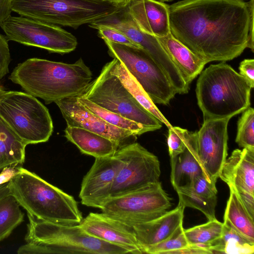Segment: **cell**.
I'll list each match as a JSON object with an SVG mask.
<instances>
[{
  "label": "cell",
  "mask_w": 254,
  "mask_h": 254,
  "mask_svg": "<svg viewBox=\"0 0 254 254\" xmlns=\"http://www.w3.org/2000/svg\"><path fill=\"white\" fill-rule=\"evenodd\" d=\"M254 0H182L169 6L173 36L207 63L226 62L247 48Z\"/></svg>",
  "instance_id": "obj_1"
},
{
  "label": "cell",
  "mask_w": 254,
  "mask_h": 254,
  "mask_svg": "<svg viewBox=\"0 0 254 254\" xmlns=\"http://www.w3.org/2000/svg\"><path fill=\"white\" fill-rule=\"evenodd\" d=\"M92 76L82 58L69 64L34 58L18 64L8 78L26 93L50 104L82 95Z\"/></svg>",
  "instance_id": "obj_2"
},
{
  "label": "cell",
  "mask_w": 254,
  "mask_h": 254,
  "mask_svg": "<svg viewBox=\"0 0 254 254\" xmlns=\"http://www.w3.org/2000/svg\"><path fill=\"white\" fill-rule=\"evenodd\" d=\"M26 243L18 254H125V249L87 233L79 224L67 225L38 219L27 213Z\"/></svg>",
  "instance_id": "obj_3"
},
{
  "label": "cell",
  "mask_w": 254,
  "mask_h": 254,
  "mask_svg": "<svg viewBox=\"0 0 254 254\" xmlns=\"http://www.w3.org/2000/svg\"><path fill=\"white\" fill-rule=\"evenodd\" d=\"M247 80L224 62L200 73L195 92L203 120L231 118L251 105Z\"/></svg>",
  "instance_id": "obj_4"
},
{
  "label": "cell",
  "mask_w": 254,
  "mask_h": 254,
  "mask_svg": "<svg viewBox=\"0 0 254 254\" xmlns=\"http://www.w3.org/2000/svg\"><path fill=\"white\" fill-rule=\"evenodd\" d=\"M10 195L27 213L63 224L81 223V212L74 197L23 167L8 183Z\"/></svg>",
  "instance_id": "obj_5"
},
{
  "label": "cell",
  "mask_w": 254,
  "mask_h": 254,
  "mask_svg": "<svg viewBox=\"0 0 254 254\" xmlns=\"http://www.w3.org/2000/svg\"><path fill=\"white\" fill-rule=\"evenodd\" d=\"M122 6L98 0H12L20 16L76 28L115 12Z\"/></svg>",
  "instance_id": "obj_6"
},
{
  "label": "cell",
  "mask_w": 254,
  "mask_h": 254,
  "mask_svg": "<svg viewBox=\"0 0 254 254\" xmlns=\"http://www.w3.org/2000/svg\"><path fill=\"white\" fill-rule=\"evenodd\" d=\"M0 116L26 145L45 142L53 132L48 108L26 92L7 91L0 101Z\"/></svg>",
  "instance_id": "obj_7"
},
{
  "label": "cell",
  "mask_w": 254,
  "mask_h": 254,
  "mask_svg": "<svg viewBox=\"0 0 254 254\" xmlns=\"http://www.w3.org/2000/svg\"><path fill=\"white\" fill-rule=\"evenodd\" d=\"M99 106L137 123L151 131L162 123L141 105L111 70L109 62L81 95Z\"/></svg>",
  "instance_id": "obj_8"
},
{
  "label": "cell",
  "mask_w": 254,
  "mask_h": 254,
  "mask_svg": "<svg viewBox=\"0 0 254 254\" xmlns=\"http://www.w3.org/2000/svg\"><path fill=\"white\" fill-rule=\"evenodd\" d=\"M104 41L109 55L120 61L154 104L169 103L176 93L163 71L145 50Z\"/></svg>",
  "instance_id": "obj_9"
},
{
  "label": "cell",
  "mask_w": 254,
  "mask_h": 254,
  "mask_svg": "<svg viewBox=\"0 0 254 254\" xmlns=\"http://www.w3.org/2000/svg\"><path fill=\"white\" fill-rule=\"evenodd\" d=\"M171 198L160 182L122 195L110 197L101 206L102 212L133 227L165 214Z\"/></svg>",
  "instance_id": "obj_10"
},
{
  "label": "cell",
  "mask_w": 254,
  "mask_h": 254,
  "mask_svg": "<svg viewBox=\"0 0 254 254\" xmlns=\"http://www.w3.org/2000/svg\"><path fill=\"white\" fill-rule=\"evenodd\" d=\"M115 154L123 164L113 182L109 198L137 191L160 182L158 157L139 143L134 142L121 146Z\"/></svg>",
  "instance_id": "obj_11"
},
{
  "label": "cell",
  "mask_w": 254,
  "mask_h": 254,
  "mask_svg": "<svg viewBox=\"0 0 254 254\" xmlns=\"http://www.w3.org/2000/svg\"><path fill=\"white\" fill-rule=\"evenodd\" d=\"M0 26L8 40L64 54L74 51L76 37L57 25L29 17L10 16Z\"/></svg>",
  "instance_id": "obj_12"
},
{
  "label": "cell",
  "mask_w": 254,
  "mask_h": 254,
  "mask_svg": "<svg viewBox=\"0 0 254 254\" xmlns=\"http://www.w3.org/2000/svg\"><path fill=\"white\" fill-rule=\"evenodd\" d=\"M92 28L107 27L125 34L145 50L163 71L174 88H181L185 81L178 68L162 47L157 37L142 32L128 13L126 5L115 12L89 24Z\"/></svg>",
  "instance_id": "obj_13"
},
{
  "label": "cell",
  "mask_w": 254,
  "mask_h": 254,
  "mask_svg": "<svg viewBox=\"0 0 254 254\" xmlns=\"http://www.w3.org/2000/svg\"><path fill=\"white\" fill-rule=\"evenodd\" d=\"M230 119L205 120L200 129L195 132L198 157L208 178L215 183L227 159Z\"/></svg>",
  "instance_id": "obj_14"
},
{
  "label": "cell",
  "mask_w": 254,
  "mask_h": 254,
  "mask_svg": "<svg viewBox=\"0 0 254 254\" xmlns=\"http://www.w3.org/2000/svg\"><path fill=\"white\" fill-rule=\"evenodd\" d=\"M68 126L83 128L107 137L119 148L134 142L137 135L133 132L111 125L88 110L77 100V96L56 101Z\"/></svg>",
  "instance_id": "obj_15"
},
{
  "label": "cell",
  "mask_w": 254,
  "mask_h": 254,
  "mask_svg": "<svg viewBox=\"0 0 254 254\" xmlns=\"http://www.w3.org/2000/svg\"><path fill=\"white\" fill-rule=\"evenodd\" d=\"M123 161L114 153L95 158L90 169L83 178L79 197L87 206L100 208L109 198L114 180Z\"/></svg>",
  "instance_id": "obj_16"
},
{
  "label": "cell",
  "mask_w": 254,
  "mask_h": 254,
  "mask_svg": "<svg viewBox=\"0 0 254 254\" xmlns=\"http://www.w3.org/2000/svg\"><path fill=\"white\" fill-rule=\"evenodd\" d=\"M80 225L94 237L123 248L129 253L142 254L133 228L102 212H90Z\"/></svg>",
  "instance_id": "obj_17"
},
{
  "label": "cell",
  "mask_w": 254,
  "mask_h": 254,
  "mask_svg": "<svg viewBox=\"0 0 254 254\" xmlns=\"http://www.w3.org/2000/svg\"><path fill=\"white\" fill-rule=\"evenodd\" d=\"M169 6L157 0H129L127 11L144 33L162 37L170 32Z\"/></svg>",
  "instance_id": "obj_18"
},
{
  "label": "cell",
  "mask_w": 254,
  "mask_h": 254,
  "mask_svg": "<svg viewBox=\"0 0 254 254\" xmlns=\"http://www.w3.org/2000/svg\"><path fill=\"white\" fill-rule=\"evenodd\" d=\"M219 177L229 188L254 194V149L234 150L226 159Z\"/></svg>",
  "instance_id": "obj_19"
},
{
  "label": "cell",
  "mask_w": 254,
  "mask_h": 254,
  "mask_svg": "<svg viewBox=\"0 0 254 254\" xmlns=\"http://www.w3.org/2000/svg\"><path fill=\"white\" fill-rule=\"evenodd\" d=\"M185 208L178 204L161 216L132 227L142 254L148 248L167 239L183 224Z\"/></svg>",
  "instance_id": "obj_20"
},
{
  "label": "cell",
  "mask_w": 254,
  "mask_h": 254,
  "mask_svg": "<svg viewBox=\"0 0 254 254\" xmlns=\"http://www.w3.org/2000/svg\"><path fill=\"white\" fill-rule=\"evenodd\" d=\"M170 164L171 182L175 190L188 186L199 177L208 178L198 156L195 132L187 131L185 149L170 157Z\"/></svg>",
  "instance_id": "obj_21"
},
{
  "label": "cell",
  "mask_w": 254,
  "mask_h": 254,
  "mask_svg": "<svg viewBox=\"0 0 254 254\" xmlns=\"http://www.w3.org/2000/svg\"><path fill=\"white\" fill-rule=\"evenodd\" d=\"M178 204L185 207L200 211L208 220L216 219L215 208L217 204V190L216 183L205 176L195 179L187 187L177 189Z\"/></svg>",
  "instance_id": "obj_22"
},
{
  "label": "cell",
  "mask_w": 254,
  "mask_h": 254,
  "mask_svg": "<svg viewBox=\"0 0 254 254\" xmlns=\"http://www.w3.org/2000/svg\"><path fill=\"white\" fill-rule=\"evenodd\" d=\"M157 38L184 79L190 85L202 71L207 63L175 38L171 33Z\"/></svg>",
  "instance_id": "obj_23"
},
{
  "label": "cell",
  "mask_w": 254,
  "mask_h": 254,
  "mask_svg": "<svg viewBox=\"0 0 254 254\" xmlns=\"http://www.w3.org/2000/svg\"><path fill=\"white\" fill-rule=\"evenodd\" d=\"M64 136L83 154L95 158L110 156L119 148L110 139L86 129L67 126Z\"/></svg>",
  "instance_id": "obj_24"
},
{
  "label": "cell",
  "mask_w": 254,
  "mask_h": 254,
  "mask_svg": "<svg viewBox=\"0 0 254 254\" xmlns=\"http://www.w3.org/2000/svg\"><path fill=\"white\" fill-rule=\"evenodd\" d=\"M109 63L111 72L120 79L136 101L168 128H170L171 125L157 108L140 84L120 61L113 58Z\"/></svg>",
  "instance_id": "obj_25"
},
{
  "label": "cell",
  "mask_w": 254,
  "mask_h": 254,
  "mask_svg": "<svg viewBox=\"0 0 254 254\" xmlns=\"http://www.w3.org/2000/svg\"><path fill=\"white\" fill-rule=\"evenodd\" d=\"M26 145L0 116V170L10 165H22Z\"/></svg>",
  "instance_id": "obj_26"
},
{
  "label": "cell",
  "mask_w": 254,
  "mask_h": 254,
  "mask_svg": "<svg viewBox=\"0 0 254 254\" xmlns=\"http://www.w3.org/2000/svg\"><path fill=\"white\" fill-rule=\"evenodd\" d=\"M221 237L209 248L210 254H253L254 241L246 237L230 223L224 221Z\"/></svg>",
  "instance_id": "obj_27"
},
{
  "label": "cell",
  "mask_w": 254,
  "mask_h": 254,
  "mask_svg": "<svg viewBox=\"0 0 254 254\" xmlns=\"http://www.w3.org/2000/svg\"><path fill=\"white\" fill-rule=\"evenodd\" d=\"M224 221L228 222L242 234L254 241V218L232 190H230V196L225 210Z\"/></svg>",
  "instance_id": "obj_28"
},
{
  "label": "cell",
  "mask_w": 254,
  "mask_h": 254,
  "mask_svg": "<svg viewBox=\"0 0 254 254\" xmlns=\"http://www.w3.org/2000/svg\"><path fill=\"white\" fill-rule=\"evenodd\" d=\"M223 228V223L215 219L208 220L204 224L184 229V233L189 245L209 251L212 245L221 237Z\"/></svg>",
  "instance_id": "obj_29"
},
{
  "label": "cell",
  "mask_w": 254,
  "mask_h": 254,
  "mask_svg": "<svg viewBox=\"0 0 254 254\" xmlns=\"http://www.w3.org/2000/svg\"><path fill=\"white\" fill-rule=\"evenodd\" d=\"M24 214L11 195L0 199V242L24 221Z\"/></svg>",
  "instance_id": "obj_30"
},
{
  "label": "cell",
  "mask_w": 254,
  "mask_h": 254,
  "mask_svg": "<svg viewBox=\"0 0 254 254\" xmlns=\"http://www.w3.org/2000/svg\"><path fill=\"white\" fill-rule=\"evenodd\" d=\"M77 100L88 110L98 116L109 124L119 128L130 130L137 136L150 131L149 129L141 124L104 109L81 95L77 96Z\"/></svg>",
  "instance_id": "obj_31"
},
{
  "label": "cell",
  "mask_w": 254,
  "mask_h": 254,
  "mask_svg": "<svg viewBox=\"0 0 254 254\" xmlns=\"http://www.w3.org/2000/svg\"><path fill=\"white\" fill-rule=\"evenodd\" d=\"M181 224L167 239L148 248L145 254H175L180 250L189 246Z\"/></svg>",
  "instance_id": "obj_32"
},
{
  "label": "cell",
  "mask_w": 254,
  "mask_h": 254,
  "mask_svg": "<svg viewBox=\"0 0 254 254\" xmlns=\"http://www.w3.org/2000/svg\"><path fill=\"white\" fill-rule=\"evenodd\" d=\"M254 110L248 107L238 122L236 142L243 148L254 149Z\"/></svg>",
  "instance_id": "obj_33"
},
{
  "label": "cell",
  "mask_w": 254,
  "mask_h": 254,
  "mask_svg": "<svg viewBox=\"0 0 254 254\" xmlns=\"http://www.w3.org/2000/svg\"><path fill=\"white\" fill-rule=\"evenodd\" d=\"M168 129L167 144L169 155L171 157L181 153L185 149L188 130L172 126Z\"/></svg>",
  "instance_id": "obj_34"
},
{
  "label": "cell",
  "mask_w": 254,
  "mask_h": 254,
  "mask_svg": "<svg viewBox=\"0 0 254 254\" xmlns=\"http://www.w3.org/2000/svg\"><path fill=\"white\" fill-rule=\"evenodd\" d=\"M96 29L98 31V36L103 40L106 39L116 43L140 48L125 34L116 29L107 27H99Z\"/></svg>",
  "instance_id": "obj_35"
},
{
  "label": "cell",
  "mask_w": 254,
  "mask_h": 254,
  "mask_svg": "<svg viewBox=\"0 0 254 254\" xmlns=\"http://www.w3.org/2000/svg\"><path fill=\"white\" fill-rule=\"evenodd\" d=\"M6 36L0 34V80L9 72L11 57Z\"/></svg>",
  "instance_id": "obj_36"
},
{
  "label": "cell",
  "mask_w": 254,
  "mask_h": 254,
  "mask_svg": "<svg viewBox=\"0 0 254 254\" xmlns=\"http://www.w3.org/2000/svg\"><path fill=\"white\" fill-rule=\"evenodd\" d=\"M240 74L248 82L252 88L254 87V60L245 59L239 66Z\"/></svg>",
  "instance_id": "obj_37"
},
{
  "label": "cell",
  "mask_w": 254,
  "mask_h": 254,
  "mask_svg": "<svg viewBox=\"0 0 254 254\" xmlns=\"http://www.w3.org/2000/svg\"><path fill=\"white\" fill-rule=\"evenodd\" d=\"M229 189L235 192L248 213L254 218V194L242 190H234L232 188Z\"/></svg>",
  "instance_id": "obj_38"
},
{
  "label": "cell",
  "mask_w": 254,
  "mask_h": 254,
  "mask_svg": "<svg viewBox=\"0 0 254 254\" xmlns=\"http://www.w3.org/2000/svg\"><path fill=\"white\" fill-rule=\"evenodd\" d=\"M22 167L18 165L6 166L0 173V185L8 183L21 171Z\"/></svg>",
  "instance_id": "obj_39"
},
{
  "label": "cell",
  "mask_w": 254,
  "mask_h": 254,
  "mask_svg": "<svg viewBox=\"0 0 254 254\" xmlns=\"http://www.w3.org/2000/svg\"><path fill=\"white\" fill-rule=\"evenodd\" d=\"M12 0H0V25L10 16L12 11Z\"/></svg>",
  "instance_id": "obj_40"
},
{
  "label": "cell",
  "mask_w": 254,
  "mask_h": 254,
  "mask_svg": "<svg viewBox=\"0 0 254 254\" xmlns=\"http://www.w3.org/2000/svg\"><path fill=\"white\" fill-rule=\"evenodd\" d=\"M10 194L8 187V184L0 185V199L7 195Z\"/></svg>",
  "instance_id": "obj_41"
},
{
  "label": "cell",
  "mask_w": 254,
  "mask_h": 254,
  "mask_svg": "<svg viewBox=\"0 0 254 254\" xmlns=\"http://www.w3.org/2000/svg\"><path fill=\"white\" fill-rule=\"evenodd\" d=\"M102 1L111 3L120 6H124L127 4L129 0H98Z\"/></svg>",
  "instance_id": "obj_42"
},
{
  "label": "cell",
  "mask_w": 254,
  "mask_h": 254,
  "mask_svg": "<svg viewBox=\"0 0 254 254\" xmlns=\"http://www.w3.org/2000/svg\"><path fill=\"white\" fill-rule=\"evenodd\" d=\"M6 92L7 91L5 90L4 88L0 84V101Z\"/></svg>",
  "instance_id": "obj_43"
},
{
  "label": "cell",
  "mask_w": 254,
  "mask_h": 254,
  "mask_svg": "<svg viewBox=\"0 0 254 254\" xmlns=\"http://www.w3.org/2000/svg\"><path fill=\"white\" fill-rule=\"evenodd\" d=\"M159 0L161 1H162V2H164V1L170 2V1H173V0Z\"/></svg>",
  "instance_id": "obj_44"
}]
</instances>
